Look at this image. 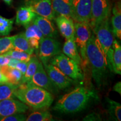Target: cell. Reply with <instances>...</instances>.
Instances as JSON below:
<instances>
[{
	"instance_id": "obj_7",
	"label": "cell",
	"mask_w": 121,
	"mask_h": 121,
	"mask_svg": "<svg viewBox=\"0 0 121 121\" xmlns=\"http://www.w3.org/2000/svg\"><path fill=\"white\" fill-rule=\"evenodd\" d=\"M60 43L56 38L45 37L39 45L38 58L43 65H45L52 57L60 53Z\"/></svg>"
},
{
	"instance_id": "obj_29",
	"label": "cell",
	"mask_w": 121,
	"mask_h": 121,
	"mask_svg": "<svg viewBox=\"0 0 121 121\" xmlns=\"http://www.w3.org/2000/svg\"><path fill=\"white\" fill-rule=\"evenodd\" d=\"M5 54L9 56L11 58L16 59L20 61L26 62H29L31 57L32 56V55H30L25 52L17 51V50L13 49L10 50L8 52L5 53Z\"/></svg>"
},
{
	"instance_id": "obj_8",
	"label": "cell",
	"mask_w": 121,
	"mask_h": 121,
	"mask_svg": "<svg viewBox=\"0 0 121 121\" xmlns=\"http://www.w3.org/2000/svg\"><path fill=\"white\" fill-rule=\"evenodd\" d=\"M110 6L108 0H92L90 24L91 29L104 20L110 18Z\"/></svg>"
},
{
	"instance_id": "obj_17",
	"label": "cell",
	"mask_w": 121,
	"mask_h": 121,
	"mask_svg": "<svg viewBox=\"0 0 121 121\" xmlns=\"http://www.w3.org/2000/svg\"><path fill=\"white\" fill-rule=\"evenodd\" d=\"M25 28L24 34L30 45L34 50H38L40 42L44 38L43 34L33 22Z\"/></svg>"
},
{
	"instance_id": "obj_32",
	"label": "cell",
	"mask_w": 121,
	"mask_h": 121,
	"mask_svg": "<svg viewBox=\"0 0 121 121\" xmlns=\"http://www.w3.org/2000/svg\"><path fill=\"white\" fill-rule=\"evenodd\" d=\"M28 62H26L20 61L19 62H18L17 64L15 65L14 68H16V69L19 70L20 71L22 72V76H23L26 70L27 67H28Z\"/></svg>"
},
{
	"instance_id": "obj_12",
	"label": "cell",
	"mask_w": 121,
	"mask_h": 121,
	"mask_svg": "<svg viewBox=\"0 0 121 121\" xmlns=\"http://www.w3.org/2000/svg\"><path fill=\"white\" fill-rule=\"evenodd\" d=\"M26 6L37 15L53 20L56 14L52 6V0H26Z\"/></svg>"
},
{
	"instance_id": "obj_2",
	"label": "cell",
	"mask_w": 121,
	"mask_h": 121,
	"mask_svg": "<svg viewBox=\"0 0 121 121\" xmlns=\"http://www.w3.org/2000/svg\"><path fill=\"white\" fill-rule=\"evenodd\" d=\"M13 95L18 100L34 110L49 108L54 100L52 93L28 82L19 85L13 92Z\"/></svg>"
},
{
	"instance_id": "obj_39",
	"label": "cell",
	"mask_w": 121,
	"mask_h": 121,
	"mask_svg": "<svg viewBox=\"0 0 121 121\" xmlns=\"http://www.w3.org/2000/svg\"><path fill=\"white\" fill-rule=\"evenodd\" d=\"M3 84H3V83L0 82V85H3Z\"/></svg>"
},
{
	"instance_id": "obj_4",
	"label": "cell",
	"mask_w": 121,
	"mask_h": 121,
	"mask_svg": "<svg viewBox=\"0 0 121 121\" xmlns=\"http://www.w3.org/2000/svg\"><path fill=\"white\" fill-rule=\"evenodd\" d=\"M49 63L57 67L72 80L84 79V75L80 65L65 54L60 53L55 56L49 60Z\"/></svg>"
},
{
	"instance_id": "obj_30",
	"label": "cell",
	"mask_w": 121,
	"mask_h": 121,
	"mask_svg": "<svg viewBox=\"0 0 121 121\" xmlns=\"http://www.w3.org/2000/svg\"><path fill=\"white\" fill-rule=\"evenodd\" d=\"M13 36L0 38V54H4L13 48Z\"/></svg>"
},
{
	"instance_id": "obj_11",
	"label": "cell",
	"mask_w": 121,
	"mask_h": 121,
	"mask_svg": "<svg viewBox=\"0 0 121 121\" xmlns=\"http://www.w3.org/2000/svg\"><path fill=\"white\" fill-rule=\"evenodd\" d=\"M28 83L45 89L52 94H56L59 90L50 79L41 62H39L36 72Z\"/></svg>"
},
{
	"instance_id": "obj_35",
	"label": "cell",
	"mask_w": 121,
	"mask_h": 121,
	"mask_svg": "<svg viewBox=\"0 0 121 121\" xmlns=\"http://www.w3.org/2000/svg\"><path fill=\"white\" fill-rule=\"evenodd\" d=\"M113 90L121 95V82L119 81L114 85L113 87Z\"/></svg>"
},
{
	"instance_id": "obj_37",
	"label": "cell",
	"mask_w": 121,
	"mask_h": 121,
	"mask_svg": "<svg viewBox=\"0 0 121 121\" xmlns=\"http://www.w3.org/2000/svg\"><path fill=\"white\" fill-rule=\"evenodd\" d=\"M0 82L3 83V84H6V83L9 82L7 78L2 73L1 69H0Z\"/></svg>"
},
{
	"instance_id": "obj_21",
	"label": "cell",
	"mask_w": 121,
	"mask_h": 121,
	"mask_svg": "<svg viewBox=\"0 0 121 121\" xmlns=\"http://www.w3.org/2000/svg\"><path fill=\"white\" fill-rule=\"evenodd\" d=\"M13 49L25 52L30 55H33L34 51L25 37L24 33H19L13 36Z\"/></svg>"
},
{
	"instance_id": "obj_38",
	"label": "cell",
	"mask_w": 121,
	"mask_h": 121,
	"mask_svg": "<svg viewBox=\"0 0 121 121\" xmlns=\"http://www.w3.org/2000/svg\"><path fill=\"white\" fill-rule=\"evenodd\" d=\"M3 1L9 6L11 5L12 4V2H13V0H3Z\"/></svg>"
},
{
	"instance_id": "obj_36",
	"label": "cell",
	"mask_w": 121,
	"mask_h": 121,
	"mask_svg": "<svg viewBox=\"0 0 121 121\" xmlns=\"http://www.w3.org/2000/svg\"><path fill=\"white\" fill-rule=\"evenodd\" d=\"M20 62V60H16V59L13 58H11V57L7 66H9V67L14 68L15 65L17 64L18 62Z\"/></svg>"
},
{
	"instance_id": "obj_24",
	"label": "cell",
	"mask_w": 121,
	"mask_h": 121,
	"mask_svg": "<svg viewBox=\"0 0 121 121\" xmlns=\"http://www.w3.org/2000/svg\"><path fill=\"white\" fill-rule=\"evenodd\" d=\"M107 111L110 118L116 121H121V105L116 101L106 98Z\"/></svg>"
},
{
	"instance_id": "obj_20",
	"label": "cell",
	"mask_w": 121,
	"mask_h": 121,
	"mask_svg": "<svg viewBox=\"0 0 121 121\" xmlns=\"http://www.w3.org/2000/svg\"><path fill=\"white\" fill-rule=\"evenodd\" d=\"M113 15L111 18L112 31L115 37L121 40V5L118 2L112 10Z\"/></svg>"
},
{
	"instance_id": "obj_10",
	"label": "cell",
	"mask_w": 121,
	"mask_h": 121,
	"mask_svg": "<svg viewBox=\"0 0 121 121\" xmlns=\"http://www.w3.org/2000/svg\"><path fill=\"white\" fill-rule=\"evenodd\" d=\"M43 66L49 78L59 90L69 88L73 84V80L65 75L54 65L48 63Z\"/></svg>"
},
{
	"instance_id": "obj_27",
	"label": "cell",
	"mask_w": 121,
	"mask_h": 121,
	"mask_svg": "<svg viewBox=\"0 0 121 121\" xmlns=\"http://www.w3.org/2000/svg\"><path fill=\"white\" fill-rule=\"evenodd\" d=\"M14 19H7L0 15V36H7L12 31Z\"/></svg>"
},
{
	"instance_id": "obj_13",
	"label": "cell",
	"mask_w": 121,
	"mask_h": 121,
	"mask_svg": "<svg viewBox=\"0 0 121 121\" xmlns=\"http://www.w3.org/2000/svg\"><path fill=\"white\" fill-rule=\"evenodd\" d=\"M29 109L28 105L15 98L0 101V118L15 113H24Z\"/></svg>"
},
{
	"instance_id": "obj_9",
	"label": "cell",
	"mask_w": 121,
	"mask_h": 121,
	"mask_svg": "<svg viewBox=\"0 0 121 121\" xmlns=\"http://www.w3.org/2000/svg\"><path fill=\"white\" fill-rule=\"evenodd\" d=\"M92 0H72V19L74 22L90 23Z\"/></svg>"
},
{
	"instance_id": "obj_14",
	"label": "cell",
	"mask_w": 121,
	"mask_h": 121,
	"mask_svg": "<svg viewBox=\"0 0 121 121\" xmlns=\"http://www.w3.org/2000/svg\"><path fill=\"white\" fill-rule=\"evenodd\" d=\"M107 66L114 73L121 74V46L117 39H114L112 48H110L107 54Z\"/></svg>"
},
{
	"instance_id": "obj_18",
	"label": "cell",
	"mask_w": 121,
	"mask_h": 121,
	"mask_svg": "<svg viewBox=\"0 0 121 121\" xmlns=\"http://www.w3.org/2000/svg\"><path fill=\"white\" fill-rule=\"evenodd\" d=\"M52 6L56 15L72 18V0H52Z\"/></svg>"
},
{
	"instance_id": "obj_23",
	"label": "cell",
	"mask_w": 121,
	"mask_h": 121,
	"mask_svg": "<svg viewBox=\"0 0 121 121\" xmlns=\"http://www.w3.org/2000/svg\"><path fill=\"white\" fill-rule=\"evenodd\" d=\"M0 69L6 77L9 83L14 85H19L21 84L22 74L16 68L3 66H0Z\"/></svg>"
},
{
	"instance_id": "obj_33",
	"label": "cell",
	"mask_w": 121,
	"mask_h": 121,
	"mask_svg": "<svg viewBox=\"0 0 121 121\" xmlns=\"http://www.w3.org/2000/svg\"><path fill=\"white\" fill-rule=\"evenodd\" d=\"M102 120L100 116L97 113H90L86 116L83 119V121H100Z\"/></svg>"
},
{
	"instance_id": "obj_34",
	"label": "cell",
	"mask_w": 121,
	"mask_h": 121,
	"mask_svg": "<svg viewBox=\"0 0 121 121\" xmlns=\"http://www.w3.org/2000/svg\"><path fill=\"white\" fill-rule=\"evenodd\" d=\"M10 58L11 57L5 53L0 54V66H7Z\"/></svg>"
},
{
	"instance_id": "obj_25",
	"label": "cell",
	"mask_w": 121,
	"mask_h": 121,
	"mask_svg": "<svg viewBox=\"0 0 121 121\" xmlns=\"http://www.w3.org/2000/svg\"><path fill=\"white\" fill-rule=\"evenodd\" d=\"M39 62L40 60L37 56H34L32 55L28 62V67H27L26 71L22 77L21 84L28 82L31 80L33 76L36 72Z\"/></svg>"
},
{
	"instance_id": "obj_22",
	"label": "cell",
	"mask_w": 121,
	"mask_h": 121,
	"mask_svg": "<svg viewBox=\"0 0 121 121\" xmlns=\"http://www.w3.org/2000/svg\"><path fill=\"white\" fill-rule=\"evenodd\" d=\"M63 54L69 58L75 60L79 65H82V60L78 52V47L74 39H67L65 42L62 48Z\"/></svg>"
},
{
	"instance_id": "obj_1",
	"label": "cell",
	"mask_w": 121,
	"mask_h": 121,
	"mask_svg": "<svg viewBox=\"0 0 121 121\" xmlns=\"http://www.w3.org/2000/svg\"><path fill=\"white\" fill-rule=\"evenodd\" d=\"M97 98L94 91L84 86H78L63 95L53 109L63 113L78 112L86 108L94 99Z\"/></svg>"
},
{
	"instance_id": "obj_26",
	"label": "cell",
	"mask_w": 121,
	"mask_h": 121,
	"mask_svg": "<svg viewBox=\"0 0 121 121\" xmlns=\"http://www.w3.org/2000/svg\"><path fill=\"white\" fill-rule=\"evenodd\" d=\"M17 86L9 82L0 85V101L10 98H16L13 92Z\"/></svg>"
},
{
	"instance_id": "obj_28",
	"label": "cell",
	"mask_w": 121,
	"mask_h": 121,
	"mask_svg": "<svg viewBox=\"0 0 121 121\" xmlns=\"http://www.w3.org/2000/svg\"><path fill=\"white\" fill-rule=\"evenodd\" d=\"M52 114L48 111H35L28 117L27 121H53Z\"/></svg>"
},
{
	"instance_id": "obj_3",
	"label": "cell",
	"mask_w": 121,
	"mask_h": 121,
	"mask_svg": "<svg viewBox=\"0 0 121 121\" xmlns=\"http://www.w3.org/2000/svg\"><path fill=\"white\" fill-rule=\"evenodd\" d=\"M87 63L91 69L93 78L99 87L104 84L107 73V63L97 39L92 32L86 45Z\"/></svg>"
},
{
	"instance_id": "obj_15",
	"label": "cell",
	"mask_w": 121,
	"mask_h": 121,
	"mask_svg": "<svg viewBox=\"0 0 121 121\" xmlns=\"http://www.w3.org/2000/svg\"><path fill=\"white\" fill-rule=\"evenodd\" d=\"M60 34L66 40L74 39L75 25L74 21L71 17L63 16H57L54 19Z\"/></svg>"
},
{
	"instance_id": "obj_16",
	"label": "cell",
	"mask_w": 121,
	"mask_h": 121,
	"mask_svg": "<svg viewBox=\"0 0 121 121\" xmlns=\"http://www.w3.org/2000/svg\"><path fill=\"white\" fill-rule=\"evenodd\" d=\"M33 22L39 29L44 38H56L58 37V31L51 20L37 15Z\"/></svg>"
},
{
	"instance_id": "obj_6",
	"label": "cell",
	"mask_w": 121,
	"mask_h": 121,
	"mask_svg": "<svg viewBox=\"0 0 121 121\" xmlns=\"http://www.w3.org/2000/svg\"><path fill=\"white\" fill-rule=\"evenodd\" d=\"M74 40L82 60V62L84 65L87 64L86 50L87 43L92 33L91 28L90 24L85 22H74Z\"/></svg>"
},
{
	"instance_id": "obj_31",
	"label": "cell",
	"mask_w": 121,
	"mask_h": 121,
	"mask_svg": "<svg viewBox=\"0 0 121 121\" xmlns=\"http://www.w3.org/2000/svg\"><path fill=\"white\" fill-rule=\"evenodd\" d=\"M26 119V116L24 113H15L0 118V121H25Z\"/></svg>"
},
{
	"instance_id": "obj_5",
	"label": "cell",
	"mask_w": 121,
	"mask_h": 121,
	"mask_svg": "<svg viewBox=\"0 0 121 121\" xmlns=\"http://www.w3.org/2000/svg\"><path fill=\"white\" fill-rule=\"evenodd\" d=\"M109 19L108 18L104 20L91 29L105 59L109 51L112 48L114 39V36L110 26Z\"/></svg>"
},
{
	"instance_id": "obj_19",
	"label": "cell",
	"mask_w": 121,
	"mask_h": 121,
	"mask_svg": "<svg viewBox=\"0 0 121 121\" xmlns=\"http://www.w3.org/2000/svg\"><path fill=\"white\" fill-rule=\"evenodd\" d=\"M37 15L28 6L20 7L17 9L16 15V24L25 27L33 22Z\"/></svg>"
}]
</instances>
